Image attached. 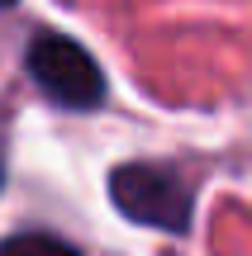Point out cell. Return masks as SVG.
I'll list each match as a JSON object with an SVG mask.
<instances>
[{"label":"cell","mask_w":252,"mask_h":256,"mask_svg":"<svg viewBox=\"0 0 252 256\" xmlns=\"http://www.w3.org/2000/svg\"><path fill=\"white\" fill-rule=\"evenodd\" d=\"M34 86L48 95V100L67 104V110H95L105 100V76L95 66V57L86 52L81 43L62 34H38L29 43V57H24Z\"/></svg>","instance_id":"6da1fadb"},{"label":"cell","mask_w":252,"mask_h":256,"mask_svg":"<svg viewBox=\"0 0 252 256\" xmlns=\"http://www.w3.org/2000/svg\"><path fill=\"white\" fill-rule=\"evenodd\" d=\"M110 200L124 218L162 232H186L190 228V190L162 166L129 162L110 176Z\"/></svg>","instance_id":"7a4b0ae2"},{"label":"cell","mask_w":252,"mask_h":256,"mask_svg":"<svg viewBox=\"0 0 252 256\" xmlns=\"http://www.w3.org/2000/svg\"><path fill=\"white\" fill-rule=\"evenodd\" d=\"M0 256H81V252L67 247L62 238H48V232H19L0 247Z\"/></svg>","instance_id":"3957f363"}]
</instances>
